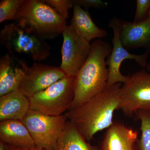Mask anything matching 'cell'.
Returning a JSON list of instances; mask_svg holds the SVG:
<instances>
[{
	"instance_id": "2e32d148",
	"label": "cell",
	"mask_w": 150,
	"mask_h": 150,
	"mask_svg": "<svg viewBox=\"0 0 150 150\" xmlns=\"http://www.w3.org/2000/svg\"><path fill=\"white\" fill-rule=\"evenodd\" d=\"M73 8V16L70 25L87 42L90 43L93 39H101L107 36V31L95 24L87 10L75 3Z\"/></svg>"
},
{
	"instance_id": "8fae6325",
	"label": "cell",
	"mask_w": 150,
	"mask_h": 150,
	"mask_svg": "<svg viewBox=\"0 0 150 150\" xmlns=\"http://www.w3.org/2000/svg\"><path fill=\"white\" fill-rule=\"evenodd\" d=\"M139 139L137 131L119 122H114L106 129L99 150H136Z\"/></svg>"
},
{
	"instance_id": "7402d4cb",
	"label": "cell",
	"mask_w": 150,
	"mask_h": 150,
	"mask_svg": "<svg viewBox=\"0 0 150 150\" xmlns=\"http://www.w3.org/2000/svg\"><path fill=\"white\" fill-rule=\"evenodd\" d=\"M74 3L80 6L84 9L93 8H105L108 5L100 0H73Z\"/></svg>"
},
{
	"instance_id": "9a60e30c",
	"label": "cell",
	"mask_w": 150,
	"mask_h": 150,
	"mask_svg": "<svg viewBox=\"0 0 150 150\" xmlns=\"http://www.w3.org/2000/svg\"><path fill=\"white\" fill-rule=\"evenodd\" d=\"M0 142L16 147H35L28 129L20 120L0 121Z\"/></svg>"
},
{
	"instance_id": "ba28073f",
	"label": "cell",
	"mask_w": 150,
	"mask_h": 150,
	"mask_svg": "<svg viewBox=\"0 0 150 150\" xmlns=\"http://www.w3.org/2000/svg\"><path fill=\"white\" fill-rule=\"evenodd\" d=\"M122 23V20L114 16L110 20L108 24V26L113 30V36L112 40V51L106 60L108 69L107 86L117 83H124L128 80L129 75H123L120 70L121 64L124 60H134L143 68L146 67L148 64L147 58L149 53L145 52L141 55L132 54L123 47L120 39Z\"/></svg>"
},
{
	"instance_id": "30bf717a",
	"label": "cell",
	"mask_w": 150,
	"mask_h": 150,
	"mask_svg": "<svg viewBox=\"0 0 150 150\" xmlns=\"http://www.w3.org/2000/svg\"><path fill=\"white\" fill-rule=\"evenodd\" d=\"M66 76L59 67L35 63L25 68L18 89L29 98Z\"/></svg>"
},
{
	"instance_id": "5bb4252c",
	"label": "cell",
	"mask_w": 150,
	"mask_h": 150,
	"mask_svg": "<svg viewBox=\"0 0 150 150\" xmlns=\"http://www.w3.org/2000/svg\"><path fill=\"white\" fill-rule=\"evenodd\" d=\"M30 110L29 98L18 89L0 96V121H22Z\"/></svg>"
},
{
	"instance_id": "d4e9b609",
	"label": "cell",
	"mask_w": 150,
	"mask_h": 150,
	"mask_svg": "<svg viewBox=\"0 0 150 150\" xmlns=\"http://www.w3.org/2000/svg\"><path fill=\"white\" fill-rule=\"evenodd\" d=\"M146 68L148 72L150 74V60L149 62L148 63V64L147 65L146 67Z\"/></svg>"
},
{
	"instance_id": "6da1fadb",
	"label": "cell",
	"mask_w": 150,
	"mask_h": 150,
	"mask_svg": "<svg viewBox=\"0 0 150 150\" xmlns=\"http://www.w3.org/2000/svg\"><path fill=\"white\" fill-rule=\"evenodd\" d=\"M121 83L107 86L105 88L79 107L64 115L76 127L88 142L100 131L113 123V113L118 110Z\"/></svg>"
},
{
	"instance_id": "52a82bcc",
	"label": "cell",
	"mask_w": 150,
	"mask_h": 150,
	"mask_svg": "<svg viewBox=\"0 0 150 150\" xmlns=\"http://www.w3.org/2000/svg\"><path fill=\"white\" fill-rule=\"evenodd\" d=\"M150 109V74L144 69L129 75L121 86L118 110L132 117L141 110Z\"/></svg>"
},
{
	"instance_id": "5b68a950",
	"label": "cell",
	"mask_w": 150,
	"mask_h": 150,
	"mask_svg": "<svg viewBox=\"0 0 150 150\" xmlns=\"http://www.w3.org/2000/svg\"><path fill=\"white\" fill-rule=\"evenodd\" d=\"M75 77L66 76L29 98L30 109L51 116L69 110L74 96Z\"/></svg>"
},
{
	"instance_id": "603a6c76",
	"label": "cell",
	"mask_w": 150,
	"mask_h": 150,
	"mask_svg": "<svg viewBox=\"0 0 150 150\" xmlns=\"http://www.w3.org/2000/svg\"><path fill=\"white\" fill-rule=\"evenodd\" d=\"M5 146L6 150H46L43 149H39L36 147L32 148H23L16 147L13 146L8 145L5 144Z\"/></svg>"
},
{
	"instance_id": "cb8c5ba5",
	"label": "cell",
	"mask_w": 150,
	"mask_h": 150,
	"mask_svg": "<svg viewBox=\"0 0 150 150\" xmlns=\"http://www.w3.org/2000/svg\"><path fill=\"white\" fill-rule=\"evenodd\" d=\"M0 150H6L5 146L2 142H0Z\"/></svg>"
},
{
	"instance_id": "9c48e42d",
	"label": "cell",
	"mask_w": 150,
	"mask_h": 150,
	"mask_svg": "<svg viewBox=\"0 0 150 150\" xmlns=\"http://www.w3.org/2000/svg\"><path fill=\"white\" fill-rule=\"evenodd\" d=\"M62 34L64 40L59 68L67 76L75 77L86 60L91 44L71 25H66Z\"/></svg>"
},
{
	"instance_id": "ffe728a7",
	"label": "cell",
	"mask_w": 150,
	"mask_h": 150,
	"mask_svg": "<svg viewBox=\"0 0 150 150\" xmlns=\"http://www.w3.org/2000/svg\"><path fill=\"white\" fill-rule=\"evenodd\" d=\"M43 1L54 9L65 20L69 17V11L73 8V0H43Z\"/></svg>"
},
{
	"instance_id": "484cf974",
	"label": "cell",
	"mask_w": 150,
	"mask_h": 150,
	"mask_svg": "<svg viewBox=\"0 0 150 150\" xmlns=\"http://www.w3.org/2000/svg\"><path fill=\"white\" fill-rule=\"evenodd\" d=\"M149 17H150V14H149Z\"/></svg>"
},
{
	"instance_id": "e0dca14e",
	"label": "cell",
	"mask_w": 150,
	"mask_h": 150,
	"mask_svg": "<svg viewBox=\"0 0 150 150\" xmlns=\"http://www.w3.org/2000/svg\"><path fill=\"white\" fill-rule=\"evenodd\" d=\"M55 150H99L98 146L90 144L71 121L67 125L56 144Z\"/></svg>"
},
{
	"instance_id": "7a4b0ae2",
	"label": "cell",
	"mask_w": 150,
	"mask_h": 150,
	"mask_svg": "<svg viewBox=\"0 0 150 150\" xmlns=\"http://www.w3.org/2000/svg\"><path fill=\"white\" fill-rule=\"evenodd\" d=\"M112 50L110 44L101 39L91 44L86 60L75 77L74 96L69 110L90 100L107 86L108 69L105 59Z\"/></svg>"
},
{
	"instance_id": "3957f363",
	"label": "cell",
	"mask_w": 150,
	"mask_h": 150,
	"mask_svg": "<svg viewBox=\"0 0 150 150\" xmlns=\"http://www.w3.org/2000/svg\"><path fill=\"white\" fill-rule=\"evenodd\" d=\"M18 23L43 40L62 34L66 20L43 0H25L19 10Z\"/></svg>"
},
{
	"instance_id": "44dd1931",
	"label": "cell",
	"mask_w": 150,
	"mask_h": 150,
	"mask_svg": "<svg viewBox=\"0 0 150 150\" xmlns=\"http://www.w3.org/2000/svg\"><path fill=\"white\" fill-rule=\"evenodd\" d=\"M150 0H137V8L133 22L140 23L149 17Z\"/></svg>"
},
{
	"instance_id": "7c38bea8",
	"label": "cell",
	"mask_w": 150,
	"mask_h": 150,
	"mask_svg": "<svg viewBox=\"0 0 150 150\" xmlns=\"http://www.w3.org/2000/svg\"><path fill=\"white\" fill-rule=\"evenodd\" d=\"M27 65L8 53L0 59V96L18 89Z\"/></svg>"
},
{
	"instance_id": "4fadbf2b",
	"label": "cell",
	"mask_w": 150,
	"mask_h": 150,
	"mask_svg": "<svg viewBox=\"0 0 150 150\" xmlns=\"http://www.w3.org/2000/svg\"><path fill=\"white\" fill-rule=\"evenodd\" d=\"M120 39L126 49L144 48L150 53V17L140 23L122 21Z\"/></svg>"
},
{
	"instance_id": "d6986e66",
	"label": "cell",
	"mask_w": 150,
	"mask_h": 150,
	"mask_svg": "<svg viewBox=\"0 0 150 150\" xmlns=\"http://www.w3.org/2000/svg\"><path fill=\"white\" fill-rule=\"evenodd\" d=\"M25 0H1L0 1V23L16 20L19 10Z\"/></svg>"
},
{
	"instance_id": "277c9868",
	"label": "cell",
	"mask_w": 150,
	"mask_h": 150,
	"mask_svg": "<svg viewBox=\"0 0 150 150\" xmlns=\"http://www.w3.org/2000/svg\"><path fill=\"white\" fill-rule=\"evenodd\" d=\"M0 42L9 54L27 55L34 61L47 59L50 46L44 40L18 23L6 25L0 32Z\"/></svg>"
},
{
	"instance_id": "8992f818",
	"label": "cell",
	"mask_w": 150,
	"mask_h": 150,
	"mask_svg": "<svg viewBox=\"0 0 150 150\" xmlns=\"http://www.w3.org/2000/svg\"><path fill=\"white\" fill-rule=\"evenodd\" d=\"M68 121L64 114L51 116L31 109L22 120L35 147L46 150H56L57 141Z\"/></svg>"
},
{
	"instance_id": "ac0fdd59",
	"label": "cell",
	"mask_w": 150,
	"mask_h": 150,
	"mask_svg": "<svg viewBox=\"0 0 150 150\" xmlns=\"http://www.w3.org/2000/svg\"><path fill=\"white\" fill-rule=\"evenodd\" d=\"M141 121V135L136 143V150H150V109L141 110L136 113Z\"/></svg>"
}]
</instances>
